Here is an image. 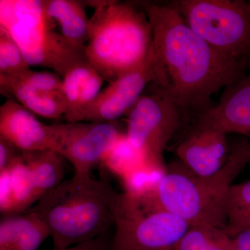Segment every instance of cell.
Segmentation results:
<instances>
[{
	"label": "cell",
	"instance_id": "cell-25",
	"mask_svg": "<svg viewBox=\"0 0 250 250\" xmlns=\"http://www.w3.org/2000/svg\"><path fill=\"white\" fill-rule=\"evenodd\" d=\"M231 241L233 250H250V230L238 233Z\"/></svg>",
	"mask_w": 250,
	"mask_h": 250
},
{
	"label": "cell",
	"instance_id": "cell-9",
	"mask_svg": "<svg viewBox=\"0 0 250 250\" xmlns=\"http://www.w3.org/2000/svg\"><path fill=\"white\" fill-rule=\"evenodd\" d=\"M57 132L55 152L70 163L77 175H90L126 136L118 121L57 123Z\"/></svg>",
	"mask_w": 250,
	"mask_h": 250
},
{
	"label": "cell",
	"instance_id": "cell-6",
	"mask_svg": "<svg viewBox=\"0 0 250 250\" xmlns=\"http://www.w3.org/2000/svg\"><path fill=\"white\" fill-rule=\"evenodd\" d=\"M113 250L172 249L190 228L177 215L147 205L134 190L113 192Z\"/></svg>",
	"mask_w": 250,
	"mask_h": 250
},
{
	"label": "cell",
	"instance_id": "cell-18",
	"mask_svg": "<svg viewBox=\"0 0 250 250\" xmlns=\"http://www.w3.org/2000/svg\"><path fill=\"white\" fill-rule=\"evenodd\" d=\"M42 1L46 14L60 28L62 35L72 45L85 47L90 25L85 3L75 0Z\"/></svg>",
	"mask_w": 250,
	"mask_h": 250
},
{
	"label": "cell",
	"instance_id": "cell-19",
	"mask_svg": "<svg viewBox=\"0 0 250 250\" xmlns=\"http://www.w3.org/2000/svg\"><path fill=\"white\" fill-rule=\"evenodd\" d=\"M224 229L231 238L250 230V180L234 184L230 189Z\"/></svg>",
	"mask_w": 250,
	"mask_h": 250
},
{
	"label": "cell",
	"instance_id": "cell-26",
	"mask_svg": "<svg viewBox=\"0 0 250 250\" xmlns=\"http://www.w3.org/2000/svg\"><path fill=\"white\" fill-rule=\"evenodd\" d=\"M249 139V141H250V139Z\"/></svg>",
	"mask_w": 250,
	"mask_h": 250
},
{
	"label": "cell",
	"instance_id": "cell-5",
	"mask_svg": "<svg viewBox=\"0 0 250 250\" xmlns=\"http://www.w3.org/2000/svg\"><path fill=\"white\" fill-rule=\"evenodd\" d=\"M0 27L17 42L30 67L51 69L62 79L88 62L85 47L72 45L56 30L42 0H1Z\"/></svg>",
	"mask_w": 250,
	"mask_h": 250
},
{
	"label": "cell",
	"instance_id": "cell-10",
	"mask_svg": "<svg viewBox=\"0 0 250 250\" xmlns=\"http://www.w3.org/2000/svg\"><path fill=\"white\" fill-rule=\"evenodd\" d=\"M167 85L165 71L154 49L139 68L113 81L101 90L83 119V122L107 123L118 121L128 114L145 89L151 83Z\"/></svg>",
	"mask_w": 250,
	"mask_h": 250
},
{
	"label": "cell",
	"instance_id": "cell-23",
	"mask_svg": "<svg viewBox=\"0 0 250 250\" xmlns=\"http://www.w3.org/2000/svg\"><path fill=\"white\" fill-rule=\"evenodd\" d=\"M52 250H112V237L108 232L102 236L85 242L81 244L66 248H54Z\"/></svg>",
	"mask_w": 250,
	"mask_h": 250
},
{
	"label": "cell",
	"instance_id": "cell-2",
	"mask_svg": "<svg viewBox=\"0 0 250 250\" xmlns=\"http://www.w3.org/2000/svg\"><path fill=\"white\" fill-rule=\"evenodd\" d=\"M250 162V141L244 139L236 143L216 174L197 175L177 161L152 187L140 192L148 205L177 215L190 226L225 228L229 192Z\"/></svg>",
	"mask_w": 250,
	"mask_h": 250
},
{
	"label": "cell",
	"instance_id": "cell-24",
	"mask_svg": "<svg viewBox=\"0 0 250 250\" xmlns=\"http://www.w3.org/2000/svg\"><path fill=\"white\" fill-rule=\"evenodd\" d=\"M22 153L12 144L0 138V172L9 168Z\"/></svg>",
	"mask_w": 250,
	"mask_h": 250
},
{
	"label": "cell",
	"instance_id": "cell-4",
	"mask_svg": "<svg viewBox=\"0 0 250 250\" xmlns=\"http://www.w3.org/2000/svg\"><path fill=\"white\" fill-rule=\"evenodd\" d=\"M114 190L104 179L74 174L29 210L45 224L54 248H69L108 232Z\"/></svg>",
	"mask_w": 250,
	"mask_h": 250
},
{
	"label": "cell",
	"instance_id": "cell-20",
	"mask_svg": "<svg viewBox=\"0 0 250 250\" xmlns=\"http://www.w3.org/2000/svg\"><path fill=\"white\" fill-rule=\"evenodd\" d=\"M172 250H233L232 241L224 228L194 225Z\"/></svg>",
	"mask_w": 250,
	"mask_h": 250
},
{
	"label": "cell",
	"instance_id": "cell-15",
	"mask_svg": "<svg viewBox=\"0 0 250 250\" xmlns=\"http://www.w3.org/2000/svg\"><path fill=\"white\" fill-rule=\"evenodd\" d=\"M104 80L88 62L73 67L62 77L67 111L66 123L83 122L90 106L98 98Z\"/></svg>",
	"mask_w": 250,
	"mask_h": 250
},
{
	"label": "cell",
	"instance_id": "cell-3",
	"mask_svg": "<svg viewBox=\"0 0 250 250\" xmlns=\"http://www.w3.org/2000/svg\"><path fill=\"white\" fill-rule=\"evenodd\" d=\"M85 4L95 9L85 47L88 63L108 83L142 66L153 47L152 26L146 11L120 1Z\"/></svg>",
	"mask_w": 250,
	"mask_h": 250
},
{
	"label": "cell",
	"instance_id": "cell-12",
	"mask_svg": "<svg viewBox=\"0 0 250 250\" xmlns=\"http://www.w3.org/2000/svg\"><path fill=\"white\" fill-rule=\"evenodd\" d=\"M228 134L197 125L176 149L179 161L192 173L202 177L216 174L229 155Z\"/></svg>",
	"mask_w": 250,
	"mask_h": 250
},
{
	"label": "cell",
	"instance_id": "cell-22",
	"mask_svg": "<svg viewBox=\"0 0 250 250\" xmlns=\"http://www.w3.org/2000/svg\"><path fill=\"white\" fill-rule=\"evenodd\" d=\"M12 77H16L26 84L39 89L63 93L62 77L55 72L35 71L30 68L20 75Z\"/></svg>",
	"mask_w": 250,
	"mask_h": 250
},
{
	"label": "cell",
	"instance_id": "cell-27",
	"mask_svg": "<svg viewBox=\"0 0 250 250\" xmlns=\"http://www.w3.org/2000/svg\"><path fill=\"white\" fill-rule=\"evenodd\" d=\"M168 250H172V249Z\"/></svg>",
	"mask_w": 250,
	"mask_h": 250
},
{
	"label": "cell",
	"instance_id": "cell-13",
	"mask_svg": "<svg viewBox=\"0 0 250 250\" xmlns=\"http://www.w3.org/2000/svg\"><path fill=\"white\" fill-rule=\"evenodd\" d=\"M196 125L250 139V72L228 85L219 103L197 117Z\"/></svg>",
	"mask_w": 250,
	"mask_h": 250
},
{
	"label": "cell",
	"instance_id": "cell-8",
	"mask_svg": "<svg viewBox=\"0 0 250 250\" xmlns=\"http://www.w3.org/2000/svg\"><path fill=\"white\" fill-rule=\"evenodd\" d=\"M154 84V91L143 94L128 113L125 132L145 165L161 170L164 168V151L184 117L168 93Z\"/></svg>",
	"mask_w": 250,
	"mask_h": 250
},
{
	"label": "cell",
	"instance_id": "cell-14",
	"mask_svg": "<svg viewBox=\"0 0 250 250\" xmlns=\"http://www.w3.org/2000/svg\"><path fill=\"white\" fill-rule=\"evenodd\" d=\"M64 160L54 151L22 152L15 166L24 187L39 202L63 182Z\"/></svg>",
	"mask_w": 250,
	"mask_h": 250
},
{
	"label": "cell",
	"instance_id": "cell-17",
	"mask_svg": "<svg viewBox=\"0 0 250 250\" xmlns=\"http://www.w3.org/2000/svg\"><path fill=\"white\" fill-rule=\"evenodd\" d=\"M48 237L45 224L29 210L0 221V250H37Z\"/></svg>",
	"mask_w": 250,
	"mask_h": 250
},
{
	"label": "cell",
	"instance_id": "cell-11",
	"mask_svg": "<svg viewBox=\"0 0 250 250\" xmlns=\"http://www.w3.org/2000/svg\"><path fill=\"white\" fill-rule=\"evenodd\" d=\"M0 138L22 152L52 150L57 147V123L46 125L12 98L0 107Z\"/></svg>",
	"mask_w": 250,
	"mask_h": 250
},
{
	"label": "cell",
	"instance_id": "cell-1",
	"mask_svg": "<svg viewBox=\"0 0 250 250\" xmlns=\"http://www.w3.org/2000/svg\"><path fill=\"white\" fill-rule=\"evenodd\" d=\"M141 4L152 26L154 49L165 71L167 85L161 88L184 118L199 116L213 107V95L248 73L250 63L213 48L170 5L149 1Z\"/></svg>",
	"mask_w": 250,
	"mask_h": 250
},
{
	"label": "cell",
	"instance_id": "cell-16",
	"mask_svg": "<svg viewBox=\"0 0 250 250\" xmlns=\"http://www.w3.org/2000/svg\"><path fill=\"white\" fill-rule=\"evenodd\" d=\"M0 91L42 118L57 120L63 118L66 113V102L62 92L39 89L16 77L2 75H0Z\"/></svg>",
	"mask_w": 250,
	"mask_h": 250
},
{
	"label": "cell",
	"instance_id": "cell-7",
	"mask_svg": "<svg viewBox=\"0 0 250 250\" xmlns=\"http://www.w3.org/2000/svg\"><path fill=\"white\" fill-rule=\"evenodd\" d=\"M220 53L250 64V3L244 0H179L169 4Z\"/></svg>",
	"mask_w": 250,
	"mask_h": 250
},
{
	"label": "cell",
	"instance_id": "cell-21",
	"mask_svg": "<svg viewBox=\"0 0 250 250\" xmlns=\"http://www.w3.org/2000/svg\"><path fill=\"white\" fill-rule=\"evenodd\" d=\"M30 69L17 42L0 27V75L15 76Z\"/></svg>",
	"mask_w": 250,
	"mask_h": 250
}]
</instances>
